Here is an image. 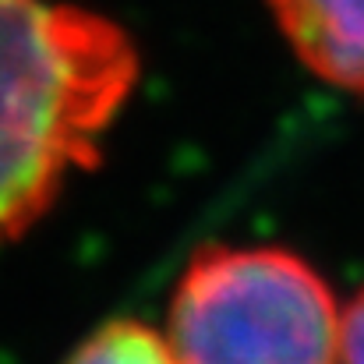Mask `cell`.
Masks as SVG:
<instances>
[{"mask_svg":"<svg viewBox=\"0 0 364 364\" xmlns=\"http://www.w3.org/2000/svg\"><path fill=\"white\" fill-rule=\"evenodd\" d=\"M340 364H364V290L343 308V322H340Z\"/></svg>","mask_w":364,"mask_h":364,"instance_id":"cell-5","label":"cell"},{"mask_svg":"<svg viewBox=\"0 0 364 364\" xmlns=\"http://www.w3.org/2000/svg\"><path fill=\"white\" fill-rule=\"evenodd\" d=\"M265 7L318 82L364 96V0H265Z\"/></svg>","mask_w":364,"mask_h":364,"instance_id":"cell-3","label":"cell"},{"mask_svg":"<svg viewBox=\"0 0 364 364\" xmlns=\"http://www.w3.org/2000/svg\"><path fill=\"white\" fill-rule=\"evenodd\" d=\"M343 311L287 247H209L181 276L166 340L181 364H340Z\"/></svg>","mask_w":364,"mask_h":364,"instance_id":"cell-2","label":"cell"},{"mask_svg":"<svg viewBox=\"0 0 364 364\" xmlns=\"http://www.w3.org/2000/svg\"><path fill=\"white\" fill-rule=\"evenodd\" d=\"M121 25L64 0H0V241L28 230L138 85Z\"/></svg>","mask_w":364,"mask_h":364,"instance_id":"cell-1","label":"cell"},{"mask_svg":"<svg viewBox=\"0 0 364 364\" xmlns=\"http://www.w3.org/2000/svg\"><path fill=\"white\" fill-rule=\"evenodd\" d=\"M64 364H181L170 350V340L152 326L134 318L107 322L96 329Z\"/></svg>","mask_w":364,"mask_h":364,"instance_id":"cell-4","label":"cell"}]
</instances>
